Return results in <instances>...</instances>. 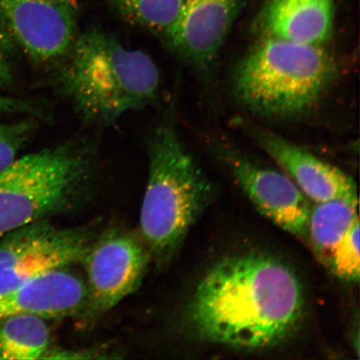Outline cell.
<instances>
[{"mask_svg": "<svg viewBox=\"0 0 360 360\" xmlns=\"http://www.w3.org/2000/svg\"><path fill=\"white\" fill-rule=\"evenodd\" d=\"M226 160L242 190L261 213L285 231L306 238L311 205L286 174L236 155Z\"/></svg>", "mask_w": 360, "mask_h": 360, "instance_id": "cell-9", "label": "cell"}, {"mask_svg": "<svg viewBox=\"0 0 360 360\" xmlns=\"http://www.w3.org/2000/svg\"><path fill=\"white\" fill-rule=\"evenodd\" d=\"M326 266L341 280L359 281V219L337 245Z\"/></svg>", "mask_w": 360, "mask_h": 360, "instance_id": "cell-17", "label": "cell"}, {"mask_svg": "<svg viewBox=\"0 0 360 360\" xmlns=\"http://www.w3.org/2000/svg\"><path fill=\"white\" fill-rule=\"evenodd\" d=\"M61 75L62 87L89 120L110 123L159 94V69L146 53L100 30L78 34Z\"/></svg>", "mask_w": 360, "mask_h": 360, "instance_id": "cell-2", "label": "cell"}, {"mask_svg": "<svg viewBox=\"0 0 360 360\" xmlns=\"http://www.w3.org/2000/svg\"><path fill=\"white\" fill-rule=\"evenodd\" d=\"M93 155L80 141L44 148L0 172V237L73 204L86 187Z\"/></svg>", "mask_w": 360, "mask_h": 360, "instance_id": "cell-5", "label": "cell"}, {"mask_svg": "<svg viewBox=\"0 0 360 360\" xmlns=\"http://www.w3.org/2000/svg\"><path fill=\"white\" fill-rule=\"evenodd\" d=\"M336 72L323 45L264 38L237 66L233 85L238 100L251 110L286 117L314 106Z\"/></svg>", "mask_w": 360, "mask_h": 360, "instance_id": "cell-4", "label": "cell"}, {"mask_svg": "<svg viewBox=\"0 0 360 360\" xmlns=\"http://www.w3.org/2000/svg\"><path fill=\"white\" fill-rule=\"evenodd\" d=\"M0 114H25L41 116L37 108L32 103L19 98L0 96Z\"/></svg>", "mask_w": 360, "mask_h": 360, "instance_id": "cell-20", "label": "cell"}, {"mask_svg": "<svg viewBox=\"0 0 360 360\" xmlns=\"http://www.w3.org/2000/svg\"><path fill=\"white\" fill-rule=\"evenodd\" d=\"M0 17L13 41L39 65L65 58L79 34L75 0H0Z\"/></svg>", "mask_w": 360, "mask_h": 360, "instance_id": "cell-8", "label": "cell"}, {"mask_svg": "<svg viewBox=\"0 0 360 360\" xmlns=\"http://www.w3.org/2000/svg\"><path fill=\"white\" fill-rule=\"evenodd\" d=\"M334 0H269L257 28L264 38L323 45L334 26Z\"/></svg>", "mask_w": 360, "mask_h": 360, "instance_id": "cell-13", "label": "cell"}, {"mask_svg": "<svg viewBox=\"0 0 360 360\" xmlns=\"http://www.w3.org/2000/svg\"><path fill=\"white\" fill-rule=\"evenodd\" d=\"M35 128L33 120L0 123V172L16 160L18 153L32 136Z\"/></svg>", "mask_w": 360, "mask_h": 360, "instance_id": "cell-18", "label": "cell"}, {"mask_svg": "<svg viewBox=\"0 0 360 360\" xmlns=\"http://www.w3.org/2000/svg\"><path fill=\"white\" fill-rule=\"evenodd\" d=\"M241 0H184L166 34L171 46L193 67L213 65L236 20Z\"/></svg>", "mask_w": 360, "mask_h": 360, "instance_id": "cell-10", "label": "cell"}, {"mask_svg": "<svg viewBox=\"0 0 360 360\" xmlns=\"http://www.w3.org/2000/svg\"><path fill=\"white\" fill-rule=\"evenodd\" d=\"M91 240L84 229H57L44 219L0 237V295L83 260Z\"/></svg>", "mask_w": 360, "mask_h": 360, "instance_id": "cell-6", "label": "cell"}, {"mask_svg": "<svg viewBox=\"0 0 360 360\" xmlns=\"http://www.w3.org/2000/svg\"><path fill=\"white\" fill-rule=\"evenodd\" d=\"M260 146L276 161L308 200L359 201L356 184L349 174L278 135L258 131Z\"/></svg>", "mask_w": 360, "mask_h": 360, "instance_id": "cell-11", "label": "cell"}, {"mask_svg": "<svg viewBox=\"0 0 360 360\" xmlns=\"http://www.w3.org/2000/svg\"><path fill=\"white\" fill-rule=\"evenodd\" d=\"M45 319L31 314H15L0 321V359H44L49 346V330Z\"/></svg>", "mask_w": 360, "mask_h": 360, "instance_id": "cell-15", "label": "cell"}, {"mask_svg": "<svg viewBox=\"0 0 360 360\" xmlns=\"http://www.w3.org/2000/svg\"><path fill=\"white\" fill-rule=\"evenodd\" d=\"M13 39L0 17V86H8L13 81L11 56L13 53Z\"/></svg>", "mask_w": 360, "mask_h": 360, "instance_id": "cell-19", "label": "cell"}, {"mask_svg": "<svg viewBox=\"0 0 360 360\" xmlns=\"http://www.w3.org/2000/svg\"><path fill=\"white\" fill-rule=\"evenodd\" d=\"M85 283L66 268L52 270L0 295V321L15 314L64 318L86 309Z\"/></svg>", "mask_w": 360, "mask_h": 360, "instance_id": "cell-12", "label": "cell"}, {"mask_svg": "<svg viewBox=\"0 0 360 360\" xmlns=\"http://www.w3.org/2000/svg\"><path fill=\"white\" fill-rule=\"evenodd\" d=\"M151 258L142 237L119 229L105 233L83 259L88 276L85 311L105 313L131 295L141 285Z\"/></svg>", "mask_w": 360, "mask_h": 360, "instance_id": "cell-7", "label": "cell"}, {"mask_svg": "<svg viewBox=\"0 0 360 360\" xmlns=\"http://www.w3.org/2000/svg\"><path fill=\"white\" fill-rule=\"evenodd\" d=\"M148 179L141 213V237L151 257L167 263L209 205L213 191L173 124L148 141Z\"/></svg>", "mask_w": 360, "mask_h": 360, "instance_id": "cell-3", "label": "cell"}, {"mask_svg": "<svg viewBox=\"0 0 360 360\" xmlns=\"http://www.w3.org/2000/svg\"><path fill=\"white\" fill-rule=\"evenodd\" d=\"M111 1L120 11L124 7L125 3L127 2V0H111Z\"/></svg>", "mask_w": 360, "mask_h": 360, "instance_id": "cell-21", "label": "cell"}, {"mask_svg": "<svg viewBox=\"0 0 360 360\" xmlns=\"http://www.w3.org/2000/svg\"><path fill=\"white\" fill-rule=\"evenodd\" d=\"M359 201L336 199L314 202L310 207L306 238L326 265L333 252L359 219Z\"/></svg>", "mask_w": 360, "mask_h": 360, "instance_id": "cell-14", "label": "cell"}, {"mask_svg": "<svg viewBox=\"0 0 360 360\" xmlns=\"http://www.w3.org/2000/svg\"><path fill=\"white\" fill-rule=\"evenodd\" d=\"M304 292L290 267L272 256L238 255L202 277L188 304L193 332L210 343L243 350L273 347L302 319Z\"/></svg>", "mask_w": 360, "mask_h": 360, "instance_id": "cell-1", "label": "cell"}, {"mask_svg": "<svg viewBox=\"0 0 360 360\" xmlns=\"http://www.w3.org/2000/svg\"><path fill=\"white\" fill-rule=\"evenodd\" d=\"M184 3V0H127L120 11L129 20L166 34L177 20Z\"/></svg>", "mask_w": 360, "mask_h": 360, "instance_id": "cell-16", "label": "cell"}]
</instances>
